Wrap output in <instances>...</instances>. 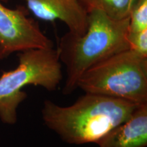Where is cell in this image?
Listing matches in <instances>:
<instances>
[{
  "label": "cell",
  "mask_w": 147,
  "mask_h": 147,
  "mask_svg": "<svg viewBox=\"0 0 147 147\" xmlns=\"http://www.w3.org/2000/svg\"><path fill=\"white\" fill-rule=\"evenodd\" d=\"M127 42L129 49L147 57V29L138 32H129Z\"/></svg>",
  "instance_id": "cell-10"
},
{
  "label": "cell",
  "mask_w": 147,
  "mask_h": 147,
  "mask_svg": "<svg viewBox=\"0 0 147 147\" xmlns=\"http://www.w3.org/2000/svg\"><path fill=\"white\" fill-rule=\"evenodd\" d=\"M84 93L147 104V57L127 49L95 64L79 79Z\"/></svg>",
  "instance_id": "cell-3"
},
{
  "label": "cell",
  "mask_w": 147,
  "mask_h": 147,
  "mask_svg": "<svg viewBox=\"0 0 147 147\" xmlns=\"http://www.w3.org/2000/svg\"><path fill=\"white\" fill-rule=\"evenodd\" d=\"M147 29V0H138L129 16V32Z\"/></svg>",
  "instance_id": "cell-9"
},
{
  "label": "cell",
  "mask_w": 147,
  "mask_h": 147,
  "mask_svg": "<svg viewBox=\"0 0 147 147\" xmlns=\"http://www.w3.org/2000/svg\"><path fill=\"white\" fill-rule=\"evenodd\" d=\"M87 29L82 35L67 32L60 38L57 51L65 67L62 93L69 95L77 89L80 77L95 64L129 49V18L115 20L104 12H88Z\"/></svg>",
  "instance_id": "cell-2"
},
{
  "label": "cell",
  "mask_w": 147,
  "mask_h": 147,
  "mask_svg": "<svg viewBox=\"0 0 147 147\" xmlns=\"http://www.w3.org/2000/svg\"><path fill=\"white\" fill-rule=\"evenodd\" d=\"M139 106L120 99L84 93L68 106L46 100L41 114L46 126L62 140L79 145L96 143L127 120Z\"/></svg>",
  "instance_id": "cell-1"
},
{
  "label": "cell",
  "mask_w": 147,
  "mask_h": 147,
  "mask_svg": "<svg viewBox=\"0 0 147 147\" xmlns=\"http://www.w3.org/2000/svg\"><path fill=\"white\" fill-rule=\"evenodd\" d=\"M62 63L57 49H29L18 54L16 68L3 71L0 76V119L14 124L16 110L26 98L22 91L27 85L40 86L49 91L57 89L62 80Z\"/></svg>",
  "instance_id": "cell-4"
},
{
  "label": "cell",
  "mask_w": 147,
  "mask_h": 147,
  "mask_svg": "<svg viewBox=\"0 0 147 147\" xmlns=\"http://www.w3.org/2000/svg\"><path fill=\"white\" fill-rule=\"evenodd\" d=\"M54 44L42 32L39 24L29 17V10L18 5L7 8L0 0V59L29 49H51Z\"/></svg>",
  "instance_id": "cell-5"
},
{
  "label": "cell",
  "mask_w": 147,
  "mask_h": 147,
  "mask_svg": "<svg viewBox=\"0 0 147 147\" xmlns=\"http://www.w3.org/2000/svg\"><path fill=\"white\" fill-rule=\"evenodd\" d=\"M98 147H146L147 104L140 105L127 120L96 142Z\"/></svg>",
  "instance_id": "cell-7"
},
{
  "label": "cell",
  "mask_w": 147,
  "mask_h": 147,
  "mask_svg": "<svg viewBox=\"0 0 147 147\" xmlns=\"http://www.w3.org/2000/svg\"><path fill=\"white\" fill-rule=\"evenodd\" d=\"M88 12L98 10L115 20L129 18L138 0H78Z\"/></svg>",
  "instance_id": "cell-8"
},
{
  "label": "cell",
  "mask_w": 147,
  "mask_h": 147,
  "mask_svg": "<svg viewBox=\"0 0 147 147\" xmlns=\"http://www.w3.org/2000/svg\"><path fill=\"white\" fill-rule=\"evenodd\" d=\"M7 2L9 0H1ZM35 16L45 21L59 20L68 32L82 35L87 29L88 13L78 0H24Z\"/></svg>",
  "instance_id": "cell-6"
}]
</instances>
